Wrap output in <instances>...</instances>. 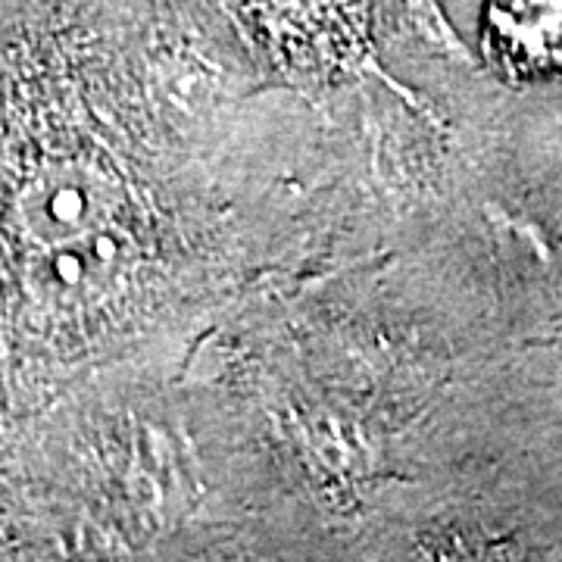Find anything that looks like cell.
I'll list each match as a JSON object with an SVG mask.
<instances>
[{
    "mask_svg": "<svg viewBox=\"0 0 562 562\" xmlns=\"http://www.w3.org/2000/svg\"><path fill=\"white\" fill-rule=\"evenodd\" d=\"M484 44L509 79H562V0H491Z\"/></svg>",
    "mask_w": 562,
    "mask_h": 562,
    "instance_id": "6da1fadb",
    "label": "cell"
}]
</instances>
